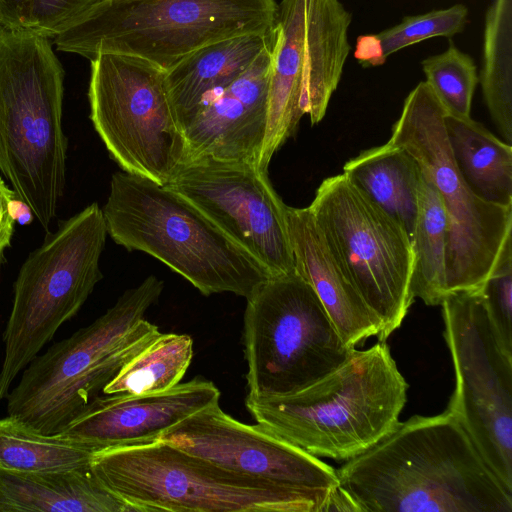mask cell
<instances>
[{"label":"cell","mask_w":512,"mask_h":512,"mask_svg":"<svg viewBox=\"0 0 512 512\" xmlns=\"http://www.w3.org/2000/svg\"><path fill=\"white\" fill-rule=\"evenodd\" d=\"M16 195L0 178V256L10 246L14 230V219L10 213V201Z\"/></svg>","instance_id":"cell-33"},{"label":"cell","mask_w":512,"mask_h":512,"mask_svg":"<svg viewBox=\"0 0 512 512\" xmlns=\"http://www.w3.org/2000/svg\"><path fill=\"white\" fill-rule=\"evenodd\" d=\"M160 440L233 473L304 494L326 505L339 481L319 457L271 433L242 423L219 403L184 419Z\"/></svg>","instance_id":"cell-16"},{"label":"cell","mask_w":512,"mask_h":512,"mask_svg":"<svg viewBox=\"0 0 512 512\" xmlns=\"http://www.w3.org/2000/svg\"><path fill=\"white\" fill-rule=\"evenodd\" d=\"M2 27L0 26V31H1Z\"/></svg>","instance_id":"cell-35"},{"label":"cell","mask_w":512,"mask_h":512,"mask_svg":"<svg viewBox=\"0 0 512 512\" xmlns=\"http://www.w3.org/2000/svg\"><path fill=\"white\" fill-rule=\"evenodd\" d=\"M468 8L455 4L444 9L406 16L377 34L361 35L356 40L354 57L363 67L385 64L393 53L433 37H452L467 23Z\"/></svg>","instance_id":"cell-28"},{"label":"cell","mask_w":512,"mask_h":512,"mask_svg":"<svg viewBox=\"0 0 512 512\" xmlns=\"http://www.w3.org/2000/svg\"><path fill=\"white\" fill-rule=\"evenodd\" d=\"M408 384L386 341L354 349L338 368L292 394L247 396L256 422L316 457L349 460L392 432Z\"/></svg>","instance_id":"cell-2"},{"label":"cell","mask_w":512,"mask_h":512,"mask_svg":"<svg viewBox=\"0 0 512 512\" xmlns=\"http://www.w3.org/2000/svg\"><path fill=\"white\" fill-rule=\"evenodd\" d=\"M295 270L314 289L343 342L350 348L377 336L381 325L337 263L309 209L286 208Z\"/></svg>","instance_id":"cell-19"},{"label":"cell","mask_w":512,"mask_h":512,"mask_svg":"<svg viewBox=\"0 0 512 512\" xmlns=\"http://www.w3.org/2000/svg\"><path fill=\"white\" fill-rule=\"evenodd\" d=\"M219 400V389L202 378L153 394H104L95 397L60 434L88 443L98 452L149 444Z\"/></svg>","instance_id":"cell-17"},{"label":"cell","mask_w":512,"mask_h":512,"mask_svg":"<svg viewBox=\"0 0 512 512\" xmlns=\"http://www.w3.org/2000/svg\"><path fill=\"white\" fill-rule=\"evenodd\" d=\"M277 16L276 0H105L53 39L89 60L128 54L167 70L211 42L274 31Z\"/></svg>","instance_id":"cell-6"},{"label":"cell","mask_w":512,"mask_h":512,"mask_svg":"<svg viewBox=\"0 0 512 512\" xmlns=\"http://www.w3.org/2000/svg\"><path fill=\"white\" fill-rule=\"evenodd\" d=\"M246 300L247 396L298 392L338 368L355 349L343 342L316 292L296 270L269 277Z\"/></svg>","instance_id":"cell-10"},{"label":"cell","mask_w":512,"mask_h":512,"mask_svg":"<svg viewBox=\"0 0 512 512\" xmlns=\"http://www.w3.org/2000/svg\"><path fill=\"white\" fill-rule=\"evenodd\" d=\"M479 82L490 116L512 141V0H493L484 23Z\"/></svg>","instance_id":"cell-26"},{"label":"cell","mask_w":512,"mask_h":512,"mask_svg":"<svg viewBox=\"0 0 512 512\" xmlns=\"http://www.w3.org/2000/svg\"><path fill=\"white\" fill-rule=\"evenodd\" d=\"M478 291L501 347L512 355V237Z\"/></svg>","instance_id":"cell-30"},{"label":"cell","mask_w":512,"mask_h":512,"mask_svg":"<svg viewBox=\"0 0 512 512\" xmlns=\"http://www.w3.org/2000/svg\"><path fill=\"white\" fill-rule=\"evenodd\" d=\"M0 512H131L90 468L25 472L0 469Z\"/></svg>","instance_id":"cell-21"},{"label":"cell","mask_w":512,"mask_h":512,"mask_svg":"<svg viewBox=\"0 0 512 512\" xmlns=\"http://www.w3.org/2000/svg\"><path fill=\"white\" fill-rule=\"evenodd\" d=\"M440 305L455 373L446 411L512 492V355L501 347L478 289L449 294Z\"/></svg>","instance_id":"cell-14"},{"label":"cell","mask_w":512,"mask_h":512,"mask_svg":"<svg viewBox=\"0 0 512 512\" xmlns=\"http://www.w3.org/2000/svg\"><path fill=\"white\" fill-rule=\"evenodd\" d=\"M10 213L14 221L20 225H29L33 221L32 209L17 194L10 201Z\"/></svg>","instance_id":"cell-34"},{"label":"cell","mask_w":512,"mask_h":512,"mask_svg":"<svg viewBox=\"0 0 512 512\" xmlns=\"http://www.w3.org/2000/svg\"><path fill=\"white\" fill-rule=\"evenodd\" d=\"M277 26L206 44L165 70L168 94L183 130L208 100L242 76L266 50L274 47Z\"/></svg>","instance_id":"cell-20"},{"label":"cell","mask_w":512,"mask_h":512,"mask_svg":"<svg viewBox=\"0 0 512 512\" xmlns=\"http://www.w3.org/2000/svg\"><path fill=\"white\" fill-rule=\"evenodd\" d=\"M98 451L60 433H41L11 416L0 418V469L47 472L90 468Z\"/></svg>","instance_id":"cell-25"},{"label":"cell","mask_w":512,"mask_h":512,"mask_svg":"<svg viewBox=\"0 0 512 512\" xmlns=\"http://www.w3.org/2000/svg\"><path fill=\"white\" fill-rule=\"evenodd\" d=\"M105 0H35L30 27L35 33L54 38Z\"/></svg>","instance_id":"cell-31"},{"label":"cell","mask_w":512,"mask_h":512,"mask_svg":"<svg viewBox=\"0 0 512 512\" xmlns=\"http://www.w3.org/2000/svg\"><path fill=\"white\" fill-rule=\"evenodd\" d=\"M343 174L397 221L411 240L422 173L406 150L389 141L364 150L344 164Z\"/></svg>","instance_id":"cell-22"},{"label":"cell","mask_w":512,"mask_h":512,"mask_svg":"<svg viewBox=\"0 0 512 512\" xmlns=\"http://www.w3.org/2000/svg\"><path fill=\"white\" fill-rule=\"evenodd\" d=\"M102 212L107 233L117 244L153 256L205 296L230 292L247 299L271 277L199 208L166 185L114 173Z\"/></svg>","instance_id":"cell-4"},{"label":"cell","mask_w":512,"mask_h":512,"mask_svg":"<svg viewBox=\"0 0 512 512\" xmlns=\"http://www.w3.org/2000/svg\"><path fill=\"white\" fill-rule=\"evenodd\" d=\"M336 473L362 512H512V492L446 410L399 422Z\"/></svg>","instance_id":"cell-1"},{"label":"cell","mask_w":512,"mask_h":512,"mask_svg":"<svg viewBox=\"0 0 512 512\" xmlns=\"http://www.w3.org/2000/svg\"><path fill=\"white\" fill-rule=\"evenodd\" d=\"M192 358L193 340L189 335L160 332L120 368L102 392L144 395L169 390L180 383Z\"/></svg>","instance_id":"cell-27"},{"label":"cell","mask_w":512,"mask_h":512,"mask_svg":"<svg viewBox=\"0 0 512 512\" xmlns=\"http://www.w3.org/2000/svg\"><path fill=\"white\" fill-rule=\"evenodd\" d=\"M422 69L426 84L446 113L470 117L479 82L477 67L470 55L450 43L444 52L424 59Z\"/></svg>","instance_id":"cell-29"},{"label":"cell","mask_w":512,"mask_h":512,"mask_svg":"<svg viewBox=\"0 0 512 512\" xmlns=\"http://www.w3.org/2000/svg\"><path fill=\"white\" fill-rule=\"evenodd\" d=\"M199 208L271 276L295 271L286 208L267 171L247 162L194 158L166 184Z\"/></svg>","instance_id":"cell-15"},{"label":"cell","mask_w":512,"mask_h":512,"mask_svg":"<svg viewBox=\"0 0 512 512\" xmlns=\"http://www.w3.org/2000/svg\"><path fill=\"white\" fill-rule=\"evenodd\" d=\"M163 288L148 276L93 323L34 357L6 397L8 416L41 433H60L160 334L144 315Z\"/></svg>","instance_id":"cell-5"},{"label":"cell","mask_w":512,"mask_h":512,"mask_svg":"<svg viewBox=\"0 0 512 512\" xmlns=\"http://www.w3.org/2000/svg\"><path fill=\"white\" fill-rule=\"evenodd\" d=\"M64 70L49 38L0 31V171L48 231L66 182Z\"/></svg>","instance_id":"cell-3"},{"label":"cell","mask_w":512,"mask_h":512,"mask_svg":"<svg viewBox=\"0 0 512 512\" xmlns=\"http://www.w3.org/2000/svg\"><path fill=\"white\" fill-rule=\"evenodd\" d=\"M445 132L453 159L478 197L512 207V147L471 117L445 113Z\"/></svg>","instance_id":"cell-23"},{"label":"cell","mask_w":512,"mask_h":512,"mask_svg":"<svg viewBox=\"0 0 512 512\" xmlns=\"http://www.w3.org/2000/svg\"><path fill=\"white\" fill-rule=\"evenodd\" d=\"M447 217L435 186L422 175L411 238V292L425 304L440 305L448 296L446 283Z\"/></svg>","instance_id":"cell-24"},{"label":"cell","mask_w":512,"mask_h":512,"mask_svg":"<svg viewBox=\"0 0 512 512\" xmlns=\"http://www.w3.org/2000/svg\"><path fill=\"white\" fill-rule=\"evenodd\" d=\"M446 111L425 81L404 100L390 143L406 150L436 188L447 217L448 295L479 289L512 237V207L484 201L459 172L447 140Z\"/></svg>","instance_id":"cell-9"},{"label":"cell","mask_w":512,"mask_h":512,"mask_svg":"<svg viewBox=\"0 0 512 512\" xmlns=\"http://www.w3.org/2000/svg\"><path fill=\"white\" fill-rule=\"evenodd\" d=\"M308 207L337 263L379 320L378 340L386 341L414 300L407 232L343 173L324 179Z\"/></svg>","instance_id":"cell-13"},{"label":"cell","mask_w":512,"mask_h":512,"mask_svg":"<svg viewBox=\"0 0 512 512\" xmlns=\"http://www.w3.org/2000/svg\"><path fill=\"white\" fill-rule=\"evenodd\" d=\"M90 62V119L111 158L126 173L166 185L187 150L165 70L120 53H99Z\"/></svg>","instance_id":"cell-11"},{"label":"cell","mask_w":512,"mask_h":512,"mask_svg":"<svg viewBox=\"0 0 512 512\" xmlns=\"http://www.w3.org/2000/svg\"><path fill=\"white\" fill-rule=\"evenodd\" d=\"M35 0H0L2 29H29Z\"/></svg>","instance_id":"cell-32"},{"label":"cell","mask_w":512,"mask_h":512,"mask_svg":"<svg viewBox=\"0 0 512 512\" xmlns=\"http://www.w3.org/2000/svg\"><path fill=\"white\" fill-rule=\"evenodd\" d=\"M351 13L339 0H281L268 86L267 127L259 167L296 131L303 115L325 116L351 50Z\"/></svg>","instance_id":"cell-12"},{"label":"cell","mask_w":512,"mask_h":512,"mask_svg":"<svg viewBox=\"0 0 512 512\" xmlns=\"http://www.w3.org/2000/svg\"><path fill=\"white\" fill-rule=\"evenodd\" d=\"M107 234L102 209L92 203L61 222L21 266L3 334L0 400L102 279L99 260Z\"/></svg>","instance_id":"cell-8"},{"label":"cell","mask_w":512,"mask_h":512,"mask_svg":"<svg viewBox=\"0 0 512 512\" xmlns=\"http://www.w3.org/2000/svg\"><path fill=\"white\" fill-rule=\"evenodd\" d=\"M273 48L264 51L242 76L205 102L184 125L186 161L206 157L259 167L267 127Z\"/></svg>","instance_id":"cell-18"},{"label":"cell","mask_w":512,"mask_h":512,"mask_svg":"<svg viewBox=\"0 0 512 512\" xmlns=\"http://www.w3.org/2000/svg\"><path fill=\"white\" fill-rule=\"evenodd\" d=\"M90 469L131 512H322L304 494L233 473L162 440L101 450Z\"/></svg>","instance_id":"cell-7"}]
</instances>
